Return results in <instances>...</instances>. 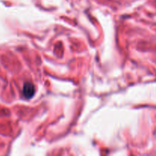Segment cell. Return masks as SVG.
I'll return each instance as SVG.
<instances>
[{
  "label": "cell",
  "mask_w": 156,
  "mask_h": 156,
  "mask_svg": "<svg viewBox=\"0 0 156 156\" xmlns=\"http://www.w3.org/2000/svg\"><path fill=\"white\" fill-rule=\"evenodd\" d=\"M35 92L34 86L31 83H25L23 87V94L26 98H31Z\"/></svg>",
  "instance_id": "obj_1"
}]
</instances>
